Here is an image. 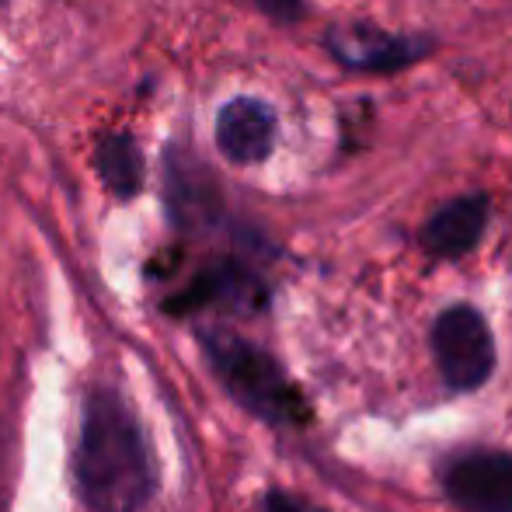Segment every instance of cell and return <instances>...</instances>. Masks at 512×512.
Here are the masks:
<instances>
[{
    "instance_id": "9",
    "label": "cell",
    "mask_w": 512,
    "mask_h": 512,
    "mask_svg": "<svg viewBox=\"0 0 512 512\" xmlns=\"http://www.w3.org/2000/svg\"><path fill=\"white\" fill-rule=\"evenodd\" d=\"M98 171H102L105 185L115 196H122V199L136 196L143 185V157H140V150H136L133 136H126V133L105 136L102 147H98Z\"/></svg>"
},
{
    "instance_id": "10",
    "label": "cell",
    "mask_w": 512,
    "mask_h": 512,
    "mask_svg": "<svg viewBox=\"0 0 512 512\" xmlns=\"http://www.w3.org/2000/svg\"><path fill=\"white\" fill-rule=\"evenodd\" d=\"M262 512H321V509L297 499V495H290V492H269L262 502Z\"/></svg>"
},
{
    "instance_id": "5",
    "label": "cell",
    "mask_w": 512,
    "mask_h": 512,
    "mask_svg": "<svg viewBox=\"0 0 512 512\" xmlns=\"http://www.w3.org/2000/svg\"><path fill=\"white\" fill-rule=\"evenodd\" d=\"M276 140V115L258 98H234L216 115V143L234 164H258Z\"/></svg>"
},
{
    "instance_id": "11",
    "label": "cell",
    "mask_w": 512,
    "mask_h": 512,
    "mask_svg": "<svg viewBox=\"0 0 512 512\" xmlns=\"http://www.w3.org/2000/svg\"><path fill=\"white\" fill-rule=\"evenodd\" d=\"M255 4L276 21H297L304 14V0H255Z\"/></svg>"
},
{
    "instance_id": "8",
    "label": "cell",
    "mask_w": 512,
    "mask_h": 512,
    "mask_svg": "<svg viewBox=\"0 0 512 512\" xmlns=\"http://www.w3.org/2000/svg\"><path fill=\"white\" fill-rule=\"evenodd\" d=\"M262 297L258 283L251 276H244L241 269L234 265H223V269L203 272L196 283L189 286L185 293H178L171 300V310L185 314V310H196V307H209V304H230V307H251L255 300Z\"/></svg>"
},
{
    "instance_id": "1",
    "label": "cell",
    "mask_w": 512,
    "mask_h": 512,
    "mask_svg": "<svg viewBox=\"0 0 512 512\" xmlns=\"http://www.w3.org/2000/svg\"><path fill=\"white\" fill-rule=\"evenodd\" d=\"M157 485L140 422L112 387L84 398L77 439V488L91 512H140Z\"/></svg>"
},
{
    "instance_id": "7",
    "label": "cell",
    "mask_w": 512,
    "mask_h": 512,
    "mask_svg": "<svg viewBox=\"0 0 512 512\" xmlns=\"http://www.w3.org/2000/svg\"><path fill=\"white\" fill-rule=\"evenodd\" d=\"M488 227V199L460 196L453 203L439 206L422 230V244L436 258H460L481 241Z\"/></svg>"
},
{
    "instance_id": "6",
    "label": "cell",
    "mask_w": 512,
    "mask_h": 512,
    "mask_svg": "<svg viewBox=\"0 0 512 512\" xmlns=\"http://www.w3.org/2000/svg\"><path fill=\"white\" fill-rule=\"evenodd\" d=\"M328 49L352 70H398L425 53V42L370 25H338L328 35Z\"/></svg>"
},
{
    "instance_id": "4",
    "label": "cell",
    "mask_w": 512,
    "mask_h": 512,
    "mask_svg": "<svg viewBox=\"0 0 512 512\" xmlns=\"http://www.w3.org/2000/svg\"><path fill=\"white\" fill-rule=\"evenodd\" d=\"M439 481L460 512H512V453L506 450L457 453Z\"/></svg>"
},
{
    "instance_id": "2",
    "label": "cell",
    "mask_w": 512,
    "mask_h": 512,
    "mask_svg": "<svg viewBox=\"0 0 512 512\" xmlns=\"http://www.w3.org/2000/svg\"><path fill=\"white\" fill-rule=\"evenodd\" d=\"M203 349L234 401L272 425H304L310 418L307 398L286 377V370L248 338L234 331H206Z\"/></svg>"
},
{
    "instance_id": "3",
    "label": "cell",
    "mask_w": 512,
    "mask_h": 512,
    "mask_svg": "<svg viewBox=\"0 0 512 512\" xmlns=\"http://www.w3.org/2000/svg\"><path fill=\"white\" fill-rule=\"evenodd\" d=\"M432 352L453 391H478L495 370V338L474 307H450L432 324Z\"/></svg>"
}]
</instances>
